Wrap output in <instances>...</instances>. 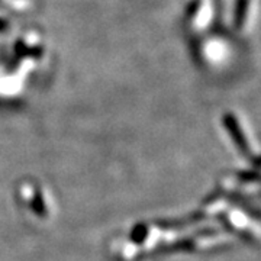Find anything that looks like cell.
Here are the masks:
<instances>
[{"label":"cell","instance_id":"obj_1","mask_svg":"<svg viewBox=\"0 0 261 261\" xmlns=\"http://www.w3.org/2000/svg\"><path fill=\"white\" fill-rule=\"evenodd\" d=\"M147 235V231H145V228L144 226H140V228H137L135 231H134V235H132V238L135 240V241H138V240H142L144 237Z\"/></svg>","mask_w":261,"mask_h":261}]
</instances>
